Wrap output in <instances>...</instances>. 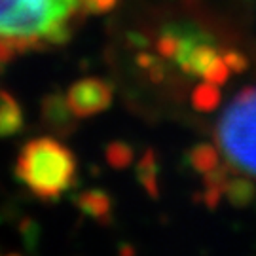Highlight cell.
<instances>
[{"label": "cell", "instance_id": "19", "mask_svg": "<svg viewBox=\"0 0 256 256\" xmlns=\"http://www.w3.org/2000/svg\"><path fill=\"white\" fill-rule=\"evenodd\" d=\"M78 4L88 14H108L116 8L118 0H78Z\"/></svg>", "mask_w": 256, "mask_h": 256}, {"label": "cell", "instance_id": "13", "mask_svg": "<svg viewBox=\"0 0 256 256\" xmlns=\"http://www.w3.org/2000/svg\"><path fill=\"white\" fill-rule=\"evenodd\" d=\"M222 101V95H220L218 86L210 82L200 84L192 93V104L196 110L200 112H210L214 110Z\"/></svg>", "mask_w": 256, "mask_h": 256}, {"label": "cell", "instance_id": "10", "mask_svg": "<svg viewBox=\"0 0 256 256\" xmlns=\"http://www.w3.org/2000/svg\"><path fill=\"white\" fill-rule=\"evenodd\" d=\"M216 57H218V55H216L214 46H210V44H207V40H203V42H200V44H196V46L192 48V52L188 54L186 61L180 64V68H182L186 74L203 76L205 68H207Z\"/></svg>", "mask_w": 256, "mask_h": 256}, {"label": "cell", "instance_id": "8", "mask_svg": "<svg viewBox=\"0 0 256 256\" xmlns=\"http://www.w3.org/2000/svg\"><path fill=\"white\" fill-rule=\"evenodd\" d=\"M230 171L232 167H224L218 165L216 169H212L209 173H205V194H203V202L210 210H214L218 207V203L222 202V196L226 190V182L230 178Z\"/></svg>", "mask_w": 256, "mask_h": 256}, {"label": "cell", "instance_id": "20", "mask_svg": "<svg viewBox=\"0 0 256 256\" xmlns=\"http://www.w3.org/2000/svg\"><path fill=\"white\" fill-rule=\"evenodd\" d=\"M137 63H138V66H142V68H150L152 64L156 63V59L152 57V55H148V54H138L137 55Z\"/></svg>", "mask_w": 256, "mask_h": 256}, {"label": "cell", "instance_id": "7", "mask_svg": "<svg viewBox=\"0 0 256 256\" xmlns=\"http://www.w3.org/2000/svg\"><path fill=\"white\" fill-rule=\"evenodd\" d=\"M23 129V110L8 92H0V137H12Z\"/></svg>", "mask_w": 256, "mask_h": 256}, {"label": "cell", "instance_id": "3", "mask_svg": "<svg viewBox=\"0 0 256 256\" xmlns=\"http://www.w3.org/2000/svg\"><path fill=\"white\" fill-rule=\"evenodd\" d=\"M214 138L232 169L256 178V88H245L224 110Z\"/></svg>", "mask_w": 256, "mask_h": 256}, {"label": "cell", "instance_id": "6", "mask_svg": "<svg viewBox=\"0 0 256 256\" xmlns=\"http://www.w3.org/2000/svg\"><path fill=\"white\" fill-rule=\"evenodd\" d=\"M76 207L84 214L95 218L99 224H110L112 220V200L102 190H86L76 198Z\"/></svg>", "mask_w": 256, "mask_h": 256}, {"label": "cell", "instance_id": "15", "mask_svg": "<svg viewBox=\"0 0 256 256\" xmlns=\"http://www.w3.org/2000/svg\"><path fill=\"white\" fill-rule=\"evenodd\" d=\"M178 46H180L178 32L173 30V28H169V30H165L164 34L160 36L158 44H156V50H158V54L162 55L164 59H174L176 54H178Z\"/></svg>", "mask_w": 256, "mask_h": 256}, {"label": "cell", "instance_id": "5", "mask_svg": "<svg viewBox=\"0 0 256 256\" xmlns=\"http://www.w3.org/2000/svg\"><path fill=\"white\" fill-rule=\"evenodd\" d=\"M74 118L76 116L63 95L52 93L42 101V120L55 133H68L74 126Z\"/></svg>", "mask_w": 256, "mask_h": 256}, {"label": "cell", "instance_id": "12", "mask_svg": "<svg viewBox=\"0 0 256 256\" xmlns=\"http://www.w3.org/2000/svg\"><path fill=\"white\" fill-rule=\"evenodd\" d=\"M190 165L198 173H209L220 165L218 150L210 144H198L190 150Z\"/></svg>", "mask_w": 256, "mask_h": 256}, {"label": "cell", "instance_id": "18", "mask_svg": "<svg viewBox=\"0 0 256 256\" xmlns=\"http://www.w3.org/2000/svg\"><path fill=\"white\" fill-rule=\"evenodd\" d=\"M222 59L226 61V64L230 66V70L236 74L245 72L248 68V59L241 52H236V50H228L226 54L222 55Z\"/></svg>", "mask_w": 256, "mask_h": 256}, {"label": "cell", "instance_id": "4", "mask_svg": "<svg viewBox=\"0 0 256 256\" xmlns=\"http://www.w3.org/2000/svg\"><path fill=\"white\" fill-rule=\"evenodd\" d=\"M112 86L99 78H84L74 82L66 92L68 106L76 118H90L112 104Z\"/></svg>", "mask_w": 256, "mask_h": 256}, {"label": "cell", "instance_id": "9", "mask_svg": "<svg viewBox=\"0 0 256 256\" xmlns=\"http://www.w3.org/2000/svg\"><path fill=\"white\" fill-rule=\"evenodd\" d=\"M137 178L144 192L152 198H160V184H158V160H156L154 150H146L137 164Z\"/></svg>", "mask_w": 256, "mask_h": 256}, {"label": "cell", "instance_id": "21", "mask_svg": "<svg viewBox=\"0 0 256 256\" xmlns=\"http://www.w3.org/2000/svg\"><path fill=\"white\" fill-rule=\"evenodd\" d=\"M135 252V248L133 247H124L122 250H120V254H133Z\"/></svg>", "mask_w": 256, "mask_h": 256}, {"label": "cell", "instance_id": "16", "mask_svg": "<svg viewBox=\"0 0 256 256\" xmlns=\"http://www.w3.org/2000/svg\"><path fill=\"white\" fill-rule=\"evenodd\" d=\"M230 72H232V70H230V66L226 64V61H224L222 57H216V59L205 68L203 78H205V82H210V84H214V86H222V84L228 82Z\"/></svg>", "mask_w": 256, "mask_h": 256}, {"label": "cell", "instance_id": "17", "mask_svg": "<svg viewBox=\"0 0 256 256\" xmlns=\"http://www.w3.org/2000/svg\"><path fill=\"white\" fill-rule=\"evenodd\" d=\"M21 54L19 50L18 36H8V34H0V63H10Z\"/></svg>", "mask_w": 256, "mask_h": 256}, {"label": "cell", "instance_id": "2", "mask_svg": "<svg viewBox=\"0 0 256 256\" xmlns=\"http://www.w3.org/2000/svg\"><path fill=\"white\" fill-rule=\"evenodd\" d=\"M78 8V0H0V34L63 44L70 36L66 18Z\"/></svg>", "mask_w": 256, "mask_h": 256}, {"label": "cell", "instance_id": "11", "mask_svg": "<svg viewBox=\"0 0 256 256\" xmlns=\"http://www.w3.org/2000/svg\"><path fill=\"white\" fill-rule=\"evenodd\" d=\"M224 196L234 207L243 209L248 207L256 196V186L252 180H248L245 176H230L226 182V190Z\"/></svg>", "mask_w": 256, "mask_h": 256}, {"label": "cell", "instance_id": "1", "mask_svg": "<svg viewBox=\"0 0 256 256\" xmlns=\"http://www.w3.org/2000/svg\"><path fill=\"white\" fill-rule=\"evenodd\" d=\"M16 174L36 198L55 202L74 184L76 160L55 138H32L19 154Z\"/></svg>", "mask_w": 256, "mask_h": 256}, {"label": "cell", "instance_id": "14", "mask_svg": "<svg viewBox=\"0 0 256 256\" xmlns=\"http://www.w3.org/2000/svg\"><path fill=\"white\" fill-rule=\"evenodd\" d=\"M106 162L112 169H128L131 162H133V148L128 142L122 140H114L106 146Z\"/></svg>", "mask_w": 256, "mask_h": 256}]
</instances>
